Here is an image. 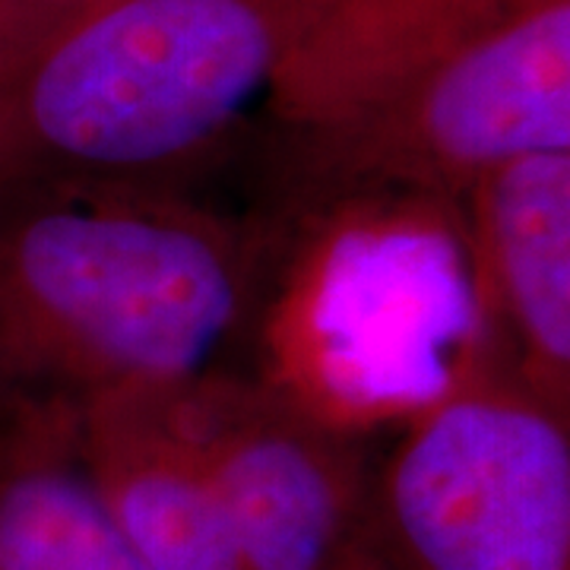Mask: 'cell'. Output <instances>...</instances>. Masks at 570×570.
I'll return each mask as SVG.
<instances>
[{
	"mask_svg": "<svg viewBox=\"0 0 570 570\" xmlns=\"http://www.w3.org/2000/svg\"><path fill=\"white\" fill-rule=\"evenodd\" d=\"M264 228L187 187L0 171V403L80 409L242 371Z\"/></svg>",
	"mask_w": 570,
	"mask_h": 570,
	"instance_id": "obj_1",
	"label": "cell"
},
{
	"mask_svg": "<svg viewBox=\"0 0 570 570\" xmlns=\"http://www.w3.org/2000/svg\"><path fill=\"white\" fill-rule=\"evenodd\" d=\"M254 213L264 261L242 371L326 428L367 444L508 371L463 200L266 187Z\"/></svg>",
	"mask_w": 570,
	"mask_h": 570,
	"instance_id": "obj_2",
	"label": "cell"
},
{
	"mask_svg": "<svg viewBox=\"0 0 570 570\" xmlns=\"http://www.w3.org/2000/svg\"><path fill=\"white\" fill-rule=\"evenodd\" d=\"M321 0H89L0 55V171L200 190Z\"/></svg>",
	"mask_w": 570,
	"mask_h": 570,
	"instance_id": "obj_3",
	"label": "cell"
},
{
	"mask_svg": "<svg viewBox=\"0 0 570 570\" xmlns=\"http://www.w3.org/2000/svg\"><path fill=\"white\" fill-rule=\"evenodd\" d=\"M266 187L374 184L463 200L501 165L570 153V0H513L381 96L269 127Z\"/></svg>",
	"mask_w": 570,
	"mask_h": 570,
	"instance_id": "obj_4",
	"label": "cell"
},
{
	"mask_svg": "<svg viewBox=\"0 0 570 570\" xmlns=\"http://www.w3.org/2000/svg\"><path fill=\"white\" fill-rule=\"evenodd\" d=\"M365 546L390 570H570V415L508 371L393 434Z\"/></svg>",
	"mask_w": 570,
	"mask_h": 570,
	"instance_id": "obj_5",
	"label": "cell"
},
{
	"mask_svg": "<svg viewBox=\"0 0 570 570\" xmlns=\"http://www.w3.org/2000/svg\"><path fill=\"white\" fill-rule=\"evenodd\" d=\"M245 570H343L365 549L374 460L245 371L175 393Z\"/></svg>",
	"mask_w": 570,
	"mask_h": 570,
	"instance_id": "obj_6",
	"label": "cell"
},
{
	"mask_svg": "<svg viewBox=\"0 0 570 570\" xmlns=\"http://www.w3.org/2000/svg\"><path fill=\"white\" fill-rule=\"evenodd\" d=\"M463 216L510 377L570 415V153L494 168L463 194Z\"/></svg>",
	"mask_w": 570,
	"mask_h": 570,
	"instance_id": "obj_7",
	"label": "cell"
},
{
	"mask_svg": "<svg viewBox=\"0 0 570 570\" xmlns=\"http://www.w3.org/2000/svg\"><path fill=\"white\" fill-rule=\"evenodd\" d=\"M73 450L149 570H245L175 393L99 396L70 412Z\"/></svg>",
	"mask_w": 570,
	"mask_h": 570,
	"instance_id": "obj_8",
	"label": "cell"
},
{
	"mask_svg": "<svg viewBox=\"0 0 570 570\" xmlns=\"http://www.w3.org/2000/svg\"><path fill=\"white\" fill-rule=\"evenodd\" d=\"M513 0H321L283 67L269 127H314L381 96Z\"/></svg>",
	"mask_w": 570,
	"mask_h": 570,
	"instance_id": "obj_9",
	"label": "cell"
},
{
	"mask_svg": "<svg viewBox=\"0 0 570 570\" xmlns=\"http://www.w3.org/2000/svg\"><path fill=\"white\" fill-rule=\"evenodd\" d=\"M0 570H149L82 472L67 409H13L0 431Z\"/></svg>",
	"mask_w": 570,
	"mask_h": 570,
	"instance_id": "obj_10",
	"label": "cell"
},
{
	"mask_svg": "<svg viewBox=\"0 0 570 570\" xmlns=\"http://www.w3.org/2000/svg\"><path fill=\"white\" fill-rule=\"evenodd\" d=\"M89 0H0V55L45 32Z\"/></svg>",
	"mask_w": 570,
	"mask_h": 570,
	"instance_id": "obj_11",
	"label": "cell"
},
{
	"mask_svg": "<svg viewBox=\"0 0 570 570\" xmlns=\"http://www.w3.org/2000/svg\"><path fill=\"white\" fill-rule=\"evenodd\" d=\"M343 570H390V568L365 546V549L358 551V554H355V558H352V561H348Z\"/></svg>",
	"mask_w": 570,
	"mask_h": 570,
	"instance_id": "obj_12",
	"label": "cell"
},
{
	"mask_svg": "<svg viewBox=\"0 0 570 570\" xmlns=\"http://www.w3.org/2000/svg\"><path fill=\"white\" fill-rule=\"evenodd\" d=\"M0 431H3V428H0Z\"/></svg>",
	"mask_w": 570,
	"mask_h": 570,
	"instance_id": "obj_13",
	"label": "cell"
}]
</instances>
